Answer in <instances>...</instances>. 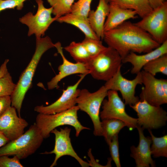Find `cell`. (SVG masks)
<instances>
[{
  "label": "cell",
  "mask_w": 167,
  "mask_h": 167,
  "mask_svg": "<svg viewBox=\"0 0 167 167\" xmlns=\"http://www.w3.org/2000/svg\"><path fill=\"white\" fill-rule=\"evenodd\" d=\"M103 39L108 46L118 52L122 59L131 52L145 53L161 45L148 32L128 21L105 32Z\"/></svg>",
  "instance_id": "1"
},
{
  "label": "cell",
  "mask_w": 167,
  "mask_h": 167,
  "mask_svg": "<svg viewBox=\"0 0 167 167\" xmlns=\"http://www.w3.org/2000/svg\"><path fill=\"white\" fill-rule=\"evenodd\" d=\"M55 47L54 44L47 36L36 39L35 50L28 65L22 73L11 96V106L15 107L20 117V111L25 95L30 88L37 65L43 54L49 49Z\"/></svg>",
  "instance_id": "2"
},
{
  "label": "cell",
  "mask_w": 167,
  "mask_h": 167,
  "mask_svg": "<svg viewBox=\"0 0 167 167\" xmlns=\"http://www.w3.org/2000/svg\"><path fill=\"white\" fill-rule=\"evenodd\" d=\"M79 110L77 105L66 110L54 114L39 113L35 123L44 139L49 137L54 129L64 125L74 127L76 136L77 137L83 130L90 129L83 126L78 120L77 112Z\"/></svg>",
  "instance_id": "3"
},
{
  "label": "cell",
  "mask_w": 167,
  "mask_h": 167,
  "mask_svg": "<svg viewBox=\"0 0 167 167\" xmlns=\"http://www.w3.org/2000/svg\"><path fill=\"white\" fill-rule=\"evenodd\" d=\"M44 138L35 123L17 139L0 148V156H16L20 159L34 154L41 144Z\"/></svg>",
  "instance_id": "4"
},
{
  "label": "cell",
  "mask_w": 167,
  "mask_h": 167,
  "mask_svg": "<svg viewBox=\"0 0 167 167\" xmlns=\"http://www.w3.org/2000/svg\"><path fill=\"white\" fill-rule=\"evenodd\" d=\"M122 58L113 48L107 47L86 64L90 74L94 79L105 81L111 78L121 68Z\"/></svg>",
  "instance_id": "5"
},
{
  "label": "cell",
  "mask_w": 167,
  "mask_h": 167,
  "mask_svg": "<svg viewBox=\"0 0 167 167\" xmlns=\"http://www.w3.org/2000/svg\"><path fill=\"white\" fill-rule=\"evenodd\" d=\"M108 90L104 85L96 91L91 92L86 89L80 90L76 100L79 109L86 113L90 117L94 126L95 136H102L100 120V109L102 103L107 96Z\"/></svg>",
  "instance_id": "6"
},
{
  "label": "cell",
  "mask_w": 167,
  "mask_h": 167,
  "mask_svg": "<svg viewBox=\"0 0 167 167\" xmlns=\"http://www.w3.org/2000/svg\"><path fill=\"white\" fill-rule=\"evenodd\" d=\"M134 24L161 45L167 41V2L154 9Z\"/></svg>",
  "instance_id": "7"
},
{
  "label": "cell",
  "mask_w": 167,
  "mask_h": 167,
  "mask_svg": "<svg viewBox=\"0 0 167 167\" xmlns=\"http://www.w3.org/2000/svg\"><path fill=\"white\" fill-rule=\"evenodd\" d=\"M130 106L137 113V126L143 129H156L166 123L167 113L161 106L151 105L143 100Z\"/></svg>",
  "instance_id": "8"
},
{
  "label": "cell",
  "mask_w": 167,
  "mask_h": 167,
  "mask_svg": "<svg viewBox=\"0 0 167 167\" xmlns=\"http://www.w3.org/2000/svg\"><path fill=\"white\" fill-rule=\"evenodd\" d=\"M142 88L140 95V101L144 100L149 104L156 106L167 103V79H158L143 70L141 71Z\"/></svg>",
  "instance_id": "9"
},
{
  "label": "cell",
  "mask_w": 167,
  "mask_h": 167,
  "mask_svg": "<svg viewBox=\"0 0 167 167\" xmlns=\"http://www.w3.org/2000/svg\"><path fill=\"white\" fill-rule=\"evenodd\" d=\"M38 5L36 13L34 15L29 12L19 19V21L28 28V36L34 34L36 39L43 36L51 24L58 19L51 16L53 7L45 8L42 0H36Z\"/></svg>",
  "instance_id": "10"
},
{
  "label": "cell",
  "mask_w": 167,
  "mask_h": 167,
  "mask_svg": "<svg viewBox=\"0 0 167 167\" xmlns=\"http://www.w3.org/2000/svg\"><path fill=\"white\" fill-rule=\"evenodd\" d=\"M107 96L108 99H104L102 104V110L100 113L101 119H117L123 122L131 131L136 128L137 118L127 113L125 104L119 96L118 91L108 90Z\"/></svg>",
  "instance_id": "11"
},
{
  "label": "cell",
  "mask_w": 167,
  "mask_h": 167,
  "mask_svg": "<svg viewBox=\"0 0 167 167\" xmlns=\"http://www.w3.org/2000/svg\"><path fill=\"white\" fill-rule=\"evenodd\" d=\"M142 84L141 71L136 74L134 79L129 80L122 76L121 68L111 78L106 81L104 86L108 90L119 91L125 104L130 106L140 100L135 95V90L138 85Z\"/></svg>",
  "instance_id": "12"
},
{
  "label": "cell",
  "mask_w": 167,
  "mask_h": 167,
  "mask_svg": "<svg viewBox=\"0 0 167 167\" xmlns=\"http://www.w3.org/2000/svg\"><path fill=\"white\" fill-rule=\"evenodd\" d=\"M71 131L70 128L66 127L61 128L60 131L56 128L51 132L54 134L55 136V143L54 149L51 151H45L41 154H54V160L51 165L53 167L57 165L58 160L61 157L65 156H69L75 158L82 167H88L90 164L83 161L75 152L72 146L70 137Z\"/></svg>",
  "instance_id": "13"
},
{
  "label": "cell",
  "mask_w": 167,
  "mask_h": 167,
  "mask_svg": "<svg viewBox=\"0 0 167 167\" xmlns=\"http://www.w3.org/2000/svg\"><path fill=\"white\" fill-rule=\"evenodd\" d=\"M87 75L81 74L77 81L63 90L62 95L54 102L48 106H36L34 110L39 113L53 114L66 110L76 105V99L80 91L78 87Z\"/></svg>",
  "instance_id": "14"
},
{
  "label": "cell",
  "mask_w": 167,
  "mask_h": 167,
  "mask_svg": "<svg viewBox=\"0 0 167 167\" xmlns=\"http://www.w3.org/2000/svg\"><path fill=\"white\" fill-rule=\"evenodd\" d=\"M28 125L26 121L18 116L15 108L11 105L0 117V131L10 141L22 135Z\"/></svg>",
  "instance_id": "15"
},
{
  "label": "cell",
  "mask_w": 167,
  "mask_h": 167,
  "mask_svg": "<svg viewBox=\"0 0 167 167\" xmlns=\"http://www.w3.org/2000/svg\"><path fill=\"white\" fill-rule=\"evenodd\" d=\"M55 47L61 55L62 59V63L58 68V73L53 78L47 83L48 88L52 90L59 87L58 84L62 79L73 74H89L90 72L86 63L76 62L74 63L68 60L65 56L62 48L60 42L54 44Z\"/></svg>",
  "instance_id": "16"
},
{
  "label": "cell",
  "mask_w": 167,
  "mask_h": 167,
  "mask_svg": "<svg viewBox=\"0 0 167 167\" xmlns=\"http://www.w3.org/2000/svg\"><path fill=\"white\" fill-rule=\"evenodd\" d=\"M139 136V142L138 146H132L131 147V156L135 160L137 167H148L156 166L155 161L151 157V137H145L142 127L137 126Z\"/></svg>",
  "instance_id": "17"
},
{
  "label": "cell",
  "mask_w": 167,
  "mask_h": 167,
  "mask_svg": "<svg viewBox=\"0 0 167 167\" xmlns=\"http://www.w3.org/2000/svg\"><path fill=\"white\" fill-rule=\"evenodd\" d=\"M166 54H167V41L157 48L143 54L138 55L131 52L122 59V62L131 63L133 66L131 73L136 75L149 62Z\"/></svg>",
  "instance_id": "18"
},
{
  "label": "cell",
  "mask_w": 167,
  "mask_h": 167,
  "mask_svg": "<svg viewBox=\"0 0 167 167\" xmlns=\"http://www.w3.org/2000/svg\"><path fill=\"white\" fill-rule=\"evenodd\" d=\"M109 11V3L105 0H99L96 10H91L88 19L90 26L100 39H103L104 25Z\"/></svg>",
  "instance_id": "19"
},
{
  "label": "cell",
  "mask_w": 167,
  "mask_h": 167,
  "mask_svg": "<svg viewBox=\"0 0 167 167\" xmlns=\"http://www.w3.org/2000/svg\"><path fill=\"white\" fill-rule=\"evenodd\" d=\"M109 5V11L104 25L105 32L117 27L129 19L137 18V13L134 10L121 8L111 2Z\"/></svg>",
  "instance_id": "20"
},
{
  "label": "cell",
  "mask_w": 167,
  "mask_h": 167,
  "mask_svg": "<svg viewBox=\"0 0 167 167\" xmlns=\"http://www.w3.org/2000/svg\"><path fill=\"white\" fill-rule=\"evenodd\" d=\"M56 21L72 25L79 28L85 35V37L100 40L92 29L88 17L71 13L58 18Z\"/></svg>",
  "instance_id": "21"
},
{
  "label": "cell",
  "mask_w": 167,
  "mask_h": 167,
  "mask_svg": "<svg viewBox=\"0 0 167 167\" xmlns=\"http://www.w3.org/2000/svg\"><path fill=\"white\" fill-rule=\"evenodd\" d=\"M110 2L121 8L134 11L137 15L141 18L149 14L153 10L148 0H111Z\"/></svg>",
  "instance_id": "22"
},
{
  "label": "cell",
  "mask_w": 167,
  "mask_h": 167,
  "mask_svg": "<svg viewBox=\"0 0 167 167\" xmlns=\"http://www.w3.org/2000/svg\"><path fill=\"white\" fill-rule=\"evenodd\" d=\"M101 122L102 136L107 144L115 136L118 135L120 130L126 126L122 121L117 119H104Z\"/></svg>",
  "instance_id": "23"
},
{
  "label": "cell",
  "mask_w": 167,
  "mask_h": 167,
  "mask_svg": "<svg viewBox=\"0 0 167 167\" xmlns=\"http://www.w3.org/2000/svg\"><path fill=\"white\" fill-rule=\"evenodd\" d=\"M64 48L76 62L86 63L91 58L81 42L72 41Z\"/></svg>",
  "instance_id": "24"
},
{
  "label": "cell",
  "mask_w": 167,
  "mask_h": 167,
  "mask_svg": "<svg viewBox=\"0 0 167 167\" xmlns=\"http://www.w3.org/2000/svg\"><path fill=\"white\" fill-rule=\"evenodd\" d=\"M151 135L152 145L150 147L151 154L155 158L167 157V135L155 137L151 130H148Z\"/></svg>",
  "instance_id": "25"
},
{
  "label": "cell",
  "mask_w": 167,
  "mask_h": 167,
  "mask_svg": "<svg viewBox=\"0 0 167 167\" xmlns=\"http://www.w3.org/2000/svg\"><path fill=\"white\" fill-rule=\"evenodd\" d=\"M143 70L155 76L161 73L167 75V54L161 56L149 62L145 65Z\"/></svg>",
  "instance_id": "26"
},
{
  "label": "cell",
  "mask_w": 167,
  "mask_h": 167,
  "mask_svg": "<svg viewBox=\"0 0 167 167\" xmlns=\"http://www.w3.org/2000/svg\"><path fill=\"white\" fill-rule=\"evenodd\" d=\"M75 0H47L53 7L52 13L57 18L71 13Z\"/></svg>",
  "instance_id": "27"
},
{
  "label": "cell",
  "mask_w": 167,
  "mask_h": 167,
  "mask_svg": "<svg viewBox=\"0 0 167 167\" xmlns=\"http://www.w3.org/2000/svg\"><path fill=\"white\" fill-rule=\"evenodd\" d=\"M81 42L91 58L97 55L107 47L103 45L100 40L85 37Z\"/></svg>",
  "instance_id": "28"
},
{
  "label": "cell",
  "mask_w": 167,
  "mask_h": 167,
  "mask_svg": "<svg viewBox=\"0 0 167 167\" xmlns=\"http://www.w3.org/2000/svg\"><path fill=\"white\" fill-rule=\"evenodd\" d=\"M16 85L8 72L0 78V97L11 96L15 90Z\"/></svg>",
  "instance_id": "29"
},
{
  "label": "cell",
  "mask_w": 167,
  "mask_h": 167,
  "mask_svg": "<svg viewBox=\"0 0 167 167\" xmlns=\"http://www.w3.org/2000/svg\"><path fill=\"white\" fill-rule=\"evenodd\" d=\"M92 0H78L73 4L71 13L87 17Z\"/></svg>",
  "instance_id": "30"
},
{
  "label": "cell",
  "mask_w": 167,
  "mask_h": 167,
  "mask_svg": "<svg viewBox=\"0 0 167 167\" xmlns=\"http://www.w3.org/2000/svg\"><path fill=\"white\" fill-rule=\"evenodd\" d=\"M108 144L109 146L111 159L117 167H121L119 151L118 135L114 136Z\"/></svg>",
  "instance_id": "31"
},
{
  "label": "cell",
  "mask_w": 167,
  "mask_h": 167,
  "mask_svg": "<svg viewBox=\"0 0 167 167\" xmlns=\"http://www.w3.org/2000/svg\"><path fill=\"white\" fill-rule=\"evenodd\" d=\"M27 0H0V12L3 10L16 8L20 10L24 7V2Z\"/></svg>",
  "instance_id": "32"
},
{
  "label": "cell",
  "mask_w": 167,
  "mask_h": 167,
  "mask_svg": "<svg viewBox=\"0 0 167 167\" xmlns=\"http://www.w3.org/2000/svg\"><path fill=\"white\" fill-rule=\"evenodd\" d=\"M20 159L16 156L10 158L8 156H0V167H23L19 161Z\"/></svg>",
  "instance_id": "33"
},
{
  "label": "cell",
  "mask_w": 167,
  "mask_h": 167,
  "mask_svg": "<svg viewBox=\"0 0 167 167\" xmlns=\"http://www.w3.org/2000/svg\"><path fill=\"white\" fill-rule=\"evenodd\" d=\"M11 105L10 96L0 97V117Z\"/></svg>",
  "instance_id": "34"
},
{
  "label": "cell",
  "mask_w": 167,
  "mask_h": 167,
  "mask_svg": "<svg viewBox=\"0 0 167 167\" xmlns=\"http://www.w3.org/2000/svg\"><path fill=\"white\" fill-rule=\"evenodd\" d=\"M88 155L89 156L90 160L88 161L90 165V166L91 167H111V162L112 159L111 158H109L108 163L106 165L104 166L99 164L95 159L94 156H93L92 152L91 149L90 148L88 150Z\"/></svg>",
  "instance_id": "35"
},
{
  "label": "cell",
  "mask_w": 167,
  "mask_h": 167,
  "mask_svg": "<svg viewBox=\"0 0 167 167\" xmlns=\"http://www.w3.org/2000/svg\"><path fill=\"white\" fill-rule=\"evenodd\" d=\"M8 59H6L0 67V78L8 72L7 68V64L9 62Z\"/></svg>",
  "instance_id": "36"
},
{
  "label": "cell",
  "mask_w": 167,
  "mask_h": 167,
  "mask_svg": "<svg viewBox=\"0 0 167 167\" xmlns=\"http://www.w3.org/2000/svg\"><path fill=\"white\" fill-rule=\"evenodd\" d=\"M152 9H154L162 5L166 0H148Z\"/></svg>",
  "instance_id": "37"
},
{
  "label": "cell",
  "mask_w": 167,
  "mask_h": 167,
  "mask_svg": "<svg viewBox=\"0 0 167 167\" xmlns=\"http://www.w3.org/2000/svg\"><path fill=\"white\" fill-rule=\"evenodd\" d=\"M10 141V140L0 131V148L4 146Z\"/></svg>",
  "instance_id": "38"
},
{
  "label": "cell",
  "mask_w": 167,
  "mask_h": 167,
  "mask_svg": "<svg viewBox=\"0 0 167 167\" xmlns=\"http://www.w3.org/2000/svg\"><path fill=\"white\" fill-rule=\"evenodd\" d=\"M111 0H105V1H106V2L109 3L110 2V1Z\"/></svg>",
  "instance_id": "39"
}]
</instances>
